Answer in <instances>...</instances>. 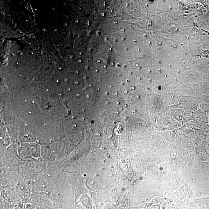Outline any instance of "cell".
Returning <instances> with one entry per match:
<instances>
[{"label":"cell","instance_id":"1","mask_svg":"<svg viewBox=\"0 0 209 209\" xmlns=\"http://www.w3.org/2000/svg\"><path fill=\"white\" fill-rule=\"evenodd\" d=\"M117 41H118V40H117L116 39H115V40H114V42H117Z\"/></svg>","mask_w":209,"mask_h":209},{"label":"cell","instance_id":"2","mask_svg":"<svg viewBox=\"0 0 209 209\" xmlns=\"http://www.w3.org/2000/svg\"><path fill=\"white\" fill-rule=\"evenodd\" d=\"M105 14L104 13H103V14H102V16H103V17H104V16H105Z\"/></svg>","mask_w":209,"mask_h":209},{"label":"cell","instance_id":"3","mask_svg":"<svg viewBox=\"0 0 209 209\" xmlns=\"http://www.w3.org/2000/svg\"><path fill=\"white\" fill-rule=\"evenodd\" d=\"M103 5H104V6L106 5V2L104 3H103Z\"/></svg>","mask_w":209,"mask_h":209},{"label":"cell","instance_id":"4","mask_svg":"<svg viewBox=\"0 0 209 209\" xmlns=\"http://www.w3.org/2000/svg\"><path fill=\"white\" fill-rule=\"evenodd\" d=\"M122 40H125V38H122Z\"/></svg>","mask_w":209,"mask_h":209},{"label":"cell","instance_id":"5","mask_svg":"<svg viewBox=\"0 0 209 209\" xmlns=\"http://www.w3.org/2000/svg\"><path fill=\"white\" fill-rule=\"evenodd\" d=\"M109 50H112V49L111 48H110Z\"/></svg>","mask_w":209,"mask_h":209},{"label":"cell","instance_id":"6","mask_svg":"<svg viewBox=\"0 0 209 209\" xmlns=\"http://www.w3.org/2000/svg\"><path fill=\"white\" fill-rule=\"evenodd\" d=\"M112 65H114V63H113V62H112Z\"/></svg>","mask_w":209,"mask_h":209},{"label":"cell","instance_id":"7","mask_svg":"<svg viewBox=\"0 0 209 209\" xmlns=\"http://www.w3.org/2000/svg\"><path fill=\"white\" fill-rule=\"evenodd\" d=\"M98 62H100V61L99 60V61H98Z\"/></svg>","mask_w":209,"mask_h":209},{"label":"cell","instance_id":"8","mask_svg":"<svg viewBox=\"0 0 209 209\" xmlns=\"http://www.w3.org/2000/svg\"><path fill=\"white\" fill-rule=\"evenodd\" d=\"M125 49L126 50H128V49H127V48H125Z\"/></svg>","mask_w":209,"mask_h":209},{"label":"cell","instance_id":"9","mask_svg":"<svg viewBox=\"0 0 209 209\" xmlns=\"http://www.w3.org/2000/svg\"><path fill=\"white\" fill-rule=\"evenodd\" d=\"M90 50H92V49H91Z\"/></svg>","mask_w":209,"mask_h":209}]
</instances>
